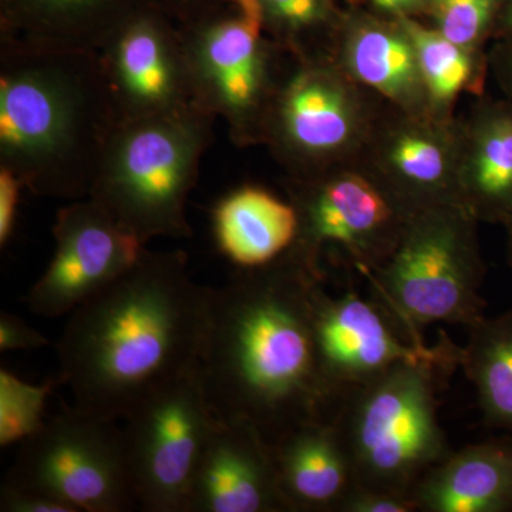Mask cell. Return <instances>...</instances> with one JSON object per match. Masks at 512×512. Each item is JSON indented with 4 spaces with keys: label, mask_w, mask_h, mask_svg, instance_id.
<instances>
[{
    "label": "cell",
    "mask_w": 512,
    "mask_h": 512,
    "mask_svg": "<svg viewBox=\"0 0 512 512\" xmlns=\"http://www.w3.org/2000/svg\"><path fill=\"white\" fill-rule=\"evenodd\" d=\"M320 279L326 275L289 251L212 289L195 376L218 419L248 424L269 444L308 421L333 419L338 402L313 338Z\"/></svg>",
    "instance_id": "obj_1"
},
{
    "label": "cell",
    "mask_w": 512,
    "mask_h": 512,
    "mask_svg": "<svg viewBox=\"0 0 512 512\" xmlns=\"http://www.w3.org/2000/svg\"><path fill=\"white\" fill-rule=\"evenodd\" d=\"M212 289L192 281L183 251L146 249L136 264L70 313L60 384L74 406L114 421L195 372Z\"/></svg>",
    "instance_id": "obj_2"
},
{
    "label": "cell",
    "mask_w": 512,
    "mask_h": 512,
    "mask_svg": "<svg viewBox=\"0 0 512 512\" xmlns=\"http://www.w3.org/2000/svg\"><path fill=\"white\" fill-rule=\"evenodd\" d=\"M116 124L99 53L0 47V165L25 190L89 198Z\"/></svg>",
    "instance_id": "obj_3"
},
{
    "label": "cell",
    "mask_w": 512,
    "mask_h": 512,
    "mask_svg": "<svg viewBox=\"0 0 512 512\" xmlns=\"http://www.w3.org/2000/svg\"><path fill=\"white\" fill-rule=\"evenodd\" d=\"M217 117L202 107L117 123L89 198L141 241L191 238L187 217Z\"/></svg>",
    "instance_id": "obj_4"
},
{
    "label": "cell",
    "mask_w": 512,
    "mask_h": 512,
    "mask_svg": "<svg viewBox=\"0 0 512 512\" xmlns=\"http://www.w3.org/2000/svg\"><path fill=\"white\" fill-rule=\"evenodd\" d=\"M478 222L466 208L443 205L407 221L392 256L363 279L404 339L426 345L423 329L450 323L470 329L485 316L487 266Z\"/></svg>",
    "instance_id": "obj_5"
},
{
    "label": "cell",
    "mask_w": 512,
    "mask_h": 512,
    "mask_svg": "<svg viewBox=\"0 0 512 512\" xmlns=\"http://www.w3.org/2000/svg\"><path fill=\"white\" fill-rule=\"evenodd\" d=\"M448 376L430 363H399L340 400L332 421L355 485L412 497L424 474L453 451L437 400Z\"/></svg>",
    "instance_id": "obj_6"
},
{
    "label": "cell",
    "mask_w": 512,
    "mask_h": 512,
    "mask_svg": "<svg viewBox=\"0 0 512 512\" xmlns=\"http://www.w3.org/2000/svg\"><path fill=\"white\" fill-rule=\"evenodd\" d=\"M384 104L332 57L289 56L266 116L262 146L285 168L286 177L355 165Z\"/></svg>",
    "instance_id": "obj_7"
},
{
    "label": "cell",
    "mask_w": 512,
    "mask_h": 512,
    "mask_svg": "<svg viewBox=\"0 0 512 512\" xmlns=\"http://www.w3.org/2000/svg\"><path fill=\"white\" fill-rule=\"evenodd\" d=\"M180 28L202 107L225 121L235 146H262L289 55L266 35L256 0H229Z\"/></svg>",
    "instance_id": "obj_8"
},
{
    "label": "cell",
    "mask_w": 512,
    "mask_h": 512,
    "mask_svg": "<svg viewBox=\"0 0 512 512\" xmlns=\"http://www.w3.org/2000/svg\"><path fill=\"white\" fill-rule=\"evenodd\" d=\"M3 484L47 495L72 512L138 507L123 427L77 406L20 444Z\"/></svg>",
    "instance_id": "obj_9"
},
{
    "label": "cell",
    "mask_w": 512,
    "mask_h": 512,
    "mask_svg": "<svg viewBox=\"0 0 512 512\" xmlns=\"http://www.w3.org/2000/svg\"><path fill=\"white\" fill-rule=\"evenodd\" d=\"M284 188L299 220L291 251L323 275L328 262L362 278L372 274L392 256L412 218L357 165L286 177Z\"/></svg>",
    "instance_id": "obj_10"
},
{
    "label": "cell",
    "mask_w": 512,
    "mask_h": 512,
    "mask_svg": "<svg viewBox=\"0 0 512 512\" xmlns=\"http://www.w3.org/2000/svg\"><path fill=\"white\" fill-rule=\"evenodd\" d=\"M218 421L195 372L165 384L128 414L123 433L140 510L188 512Z\"/></svg>",
    "instance_id": "obj_11"
},
{
    "label": "cell",
    "mask_w": 512,
    "mask_h": 512,
    "mask_svg": "<svg viewBox=\"0 0 512 512\" xmlns=\"http://www.w3.org/2000/svg\"><path fill=\"white\" fill-rule=\"evenodd\" d=\"M312 302L320 375L338 406L346 394L399 363H430L447 375L460 367L463 346L446 333L437 345H414L375 299L367 301L353 289L332 295L320 279Z\"/></svg>",
    "instance_id": "obj_12"
},
{
    "label": "cell",
    "mask_w": 512,
    "mask_h": 512,
    "mask_svg": "<svg viewBox=\"0 0 512 512\" xmlns=\"http://www.w3.org/2000/svg\"><path fill=\"white\" fill-rule=\"evenodd\" d=\"M99 55L117 123L202 107L180 25L156 0L138 8Z\"/></svg>",
    "instance_id": "obj_13"
},
{
    "label": "cell",
    "mask_w": 512,
    "mask_h": 512,
    "mask_svg": "<svg viewBox=\"0 0 512 512\" xmlns=\"http://www.w3.org/2000/svg\"><path fill=\"white\" fill-rule=\"evenodd\" d=\"M460 120L413 116L384 104L357 167L409 217L443 205L461 207Z\"/></svg>",
    "instance_id": "obj_14"
},
{
    "label": "cell",
    "mask_w": 512,
    "mask_h": 512,
    "mask_svg": "<svg viewBox=\"0 0 512 512\" xmlns=\"http://www.w3.org/2000/svg\"><path fill=\"white\" fill-rule=\"evenodd\" d=\"M53 235L52 261L25 299L29 311L40 318L70 315L128 271L147 249L146 242L92 198L60 208Z\"/></svg>",
    "instance_id": "obj_15"
},
{
    "label": "cell",
    "mask_w": 512,
    "mask_h": 512,
    "mask_svg": "<svg viewBox=\"0 0 512 512\" xmlns=\"http://www.w3.org/2000/svg\"><path fill=\"white\" fill-rule=\"evenodd\" d=\"M329 57L387 106L431 116L416 50L399 19L367 8L343 9Z\"/></svg>",
    "instance_id": "obj_16"
},
{
    "label": "cell",
    "mask_w": 512,
    "mask_h": 512,
    "mask_svg": "<svg viewBox=\"0 0 512 512\" xmlns=\"http://www.w3.org/2000/svg\"><path fill=\"white\" fill-rule=\"evenodd\" d=\"M188 512H289L268 441L238 421H218L202 454Z\"/></svg>",
    "instance_id": "obj_17"
},
{
    "label": "cell",
    "mask_w": 512,
    "mask_h": 512,
    "mask_svg": "<svg viewBox=\"0 0 512 512\" xmlns=\"http://www.w3.org/2000/svg\"><path fill=\"white\" fill-rule=\"evenodd\" d=\"M150 0H0V47L99 53Z\"/></svg>",
    "instance_id": "obj_18"
},
{
    "label": "cell",
    "mask_w": 512,
    "mask_h": 512,
    "mask_svg": "<svg viewBox=\"0 0 512 512\" xmlns=\"http://www.w3.org/2000/svg\"><path fill=\"white\" fill-rule=\"evenodd\" d=\"M458 120L461 207L478 222L504 225L512 217V106L483 96Z\"/></svg>",
    "instance_id": "obj_19"
},
{
    "label": "cell",
    "mask_w": 512,
    "mask_h": 512,
    "mask_svg": "<svg viewBox=\"0 0 512 512\" xmlns=\"http://www.w3.org/2000/svg\"><path fill=\"white\" fill-rule=\"evenodd\" d=\"M269 446L289 512L339 511L356 483L332 420L303 423Z\"/></svg>",
    "instance_id": "obj_20"
},
{
    "label": "cell",
    "mask_w": 512,
    "mask_h": 512,
    "mask_svg": "<svg viewBox=\"0 0 512 512\" xmlns=\"http://www.w3.org/2000/svg\"><path fill=\"white\" fill-rule=\"evenodd\" d=\"M417 512H512V436L468 444L414 487Z\"/></svg>",
    "instance_id": "obj_21"
},
{
    "label": "cell",
    "mask_w": 512,
    "mask_h": 512,
    "mask_svg": "<svg viewBox=\"0 0 512 512\" xmlns=\"http://www.w3.org/2000/svg\"><path fill=\"white\" fill-rule=\"evenodd\" d=\"M212 221L221 254L239 269L274 264L298 239L292 202L259 185H242L221 198Z\"/></svg>",
    "instance_id": "obj_22"
},
{
    "label": "cell",
    "mask_w": 512,
    "mask_h": 512,
    "mask_svg": "<svg viewBox=\"0 0 512 512\" xmlns=\"http://www.w3.org/2000/svg\"><path fill=\"white\" fill-rule=\"evenodd\" d=\"M412 39L421 77L429 97L431 117L456 119L454 109L463 94L485 96L491 74L488 49H474L451 42L423 20L399 19Z\"/></svg>",
    "instance_id": "obj_23"
},
{
    "label": "cell",
    "mask_w": 512,
    "mask_h": 512,
    "mask_svg": "<svg viewBox=\"0 0 512 512\" xmlns=\"http://www.w3.org/2000/svg\"><path fill=\"white\" fill-rule=\"evenodd\" d=\"M460 367L473 384L484 424L512 436V309L468 329Z\"/></svg>",
    "instance_id": "obj_24"
},
{
    "label": "cell",
    "mask_w": 512,
    "mask_h": 512,
    "mask_svg": "<svg viewBox=\"0 0 512 512\" xmlns=\"http://www.w3.org/2000/svg\"><path fill=\"white\" fill-rule=\"evenodd\" d=\"M266 35L289 56H329L343 9L339 0H256Z\"/></svg>",
    "instance_id": "obj_25"
},
{
    "label": "cell",
    "mask_w": 512,
    "mask_h": 512,
    "mask_svg": "<svg viewBox=\"0 0 512 512\" xmlns=\"http://www.w3.org/2000/svg\"><path fill=\"white\" fill-rule=\"evenodd\" d=\"M508 0H431L424 23L457 45L487 49Z\"/></svg>",
    "instance_id": "obj_26"
},
{
    "label": "cell",
    "mask_w": 512,
    "mask_h": 512,
    "mask_svg": "<svg viewBox=\"0 0 512 512\" xmlns=\"http://www.w3.org/2000/svg\"><path fill=\"white\" fill-rule=\"evenodd\" d=\"M59 377L43 384L25 382L8 369L0 370V446L22 444L45 426L47 399Z\"/></svg>",
    "instance_id": "obj_27"
},
{
    "label": "cell",
    "mask_w": 512,
    "mask_h": 512,
    "mask_svg": "<svg viewBox=\"0 0 512 512\" xmlns=\"http://www.w3.org/2000/svg\"><path fill=\"white\" fill-rule=\"evenodd\" d=\"M338 512H417L410 495L386 493L355 485L340 504Z\"/></svg>",
    "instance_id": "obj_28"
},
{
    "label": "cell",
    "mask_w": 512,
    "mask_h": 512,
    "mask_svg": "<svg viewBox=\"0 0 512 512\" xmlns=\"http://www.w3.org/2000/svg\"><path fill=\"white\" fill-rule=\"evenodd\" d=\"M25 185L8 167L0 165V247L5 248L15 231L20 194Z\"/></svg>",
    "instance_id": "obj_29"
},
{
    "label": "cell",
    "mask_w": 512,
    "mask_h": 512,
    "mask_svg": "<svg viewBox=\"0 0 512 512\" xmlns=\"http://www.w3.org/2000/svg\"><path fill=\"white\" fill-rule=\"evenodd\" d=\"M45 335L37 332L19 316L3 312L0 315V350H32L49 346Z\"/></svg>",
    "instance_id": "obj_30"
},
{
    "label": "cell",
    "mask_w": 512,
    "mask_h": 512,
    "mask_svg": "<svg viewBox=\"0 0 512 512\" xmlns=\"http://www.w3.org/2000/svg\"><path fill=\"white\" fill-rule=\"evenodd\" d=\"M0 511L2 512H72L66 505L35 493L3 484L0 490Z\"/></svg>",
    "instance_id": "obj_31"
},
{
    "label": "cell",
    "mask_w": 512,
    "mask_h": 512,
    "mask_svg": "<svg viewBox=\"0 0 512 512\" xmlns=\"http://www.w3.org/2000/svg\"><path fill=\"white\" fill-rule=\"evenodd\" d=\"M156 2L178 25L183 26L210 15L227 5L229 0H156Z\"/></svg>",
    "instance_id": "obj_32"
},
{
    "label": "cell",
    "mask_w": 512,
    "mask_h": 512,
    "mask_svg": "<svg viewBox=\"0 0 512 512\" xmlns=\"http://www.w3.org/2000/svg\"><path fill=\"white\" fill-rule=\"evenodd\" d=\"M490 53L491 74L503 92V99L512 106V40H494L488 49Z\"/></svg>",
    "instance_id": "obj_33"
},
{
    "label": "cell",
    "mask_w": 512,
    "mask_h": 512,
    "mask_svg": "<svg viewBox=\"0 0 512 512\" xmlns=\"http://www.w3.org/2000/svg\"><path fill=\"white\" fill-rule=\"evenodd\" d=\"M367 9L390 19L423 18L431 0H365Z\"/></svg>",
    "instance_id": "obj_34"
},
{
    "label": "cell",
    "mask_w": 512,
    "mask_h": 512,
    "mask_svg": "<svg viewBox=\"0 0 512 512\" xmlns=\"http://www.w3.org/2000/svg\"><path fill=\"white\" fill-rule=\"evenodd\" d=\"M512 40V0H508L503 10L494 40Z\"/></svg>",
    "instance_id": "obj_35"
},
{
    "label": "cell",
    "mask_w": 512,
    "mask_h": 512,
    "mask_svg": "<svg viewBox=\"0 0 512 512\" xmlns=\"http://www.w3.org/2000/svg\"><path fill=\"white\" fill-rule=\"evenodd\" d=\"M507 232V262L512 268V217L503 225Z\"/></svg>",
    "instance_id": "obj_36"
}]
</instances>
